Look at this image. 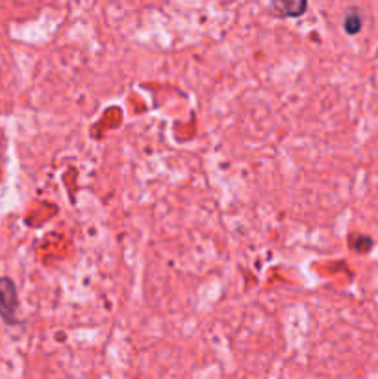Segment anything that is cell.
<instances>
[{
  "mask_svg": "<svg viewBox=\"0 0 378 379\" xmlns=\"http://www.w3.org/2000/svg\"><path fill=\"white\" fill-rule=\"evenodd\" d=\"M361 26V19L358 17V13L350 12L347 17H345V30L349 32V34H356Z\"/></svg>",
  "mask_w": 378,
  "mask_h": 379,
  "instance_id": "3957f363",
  "label": "cell"
},
{
  "mask_svg": "<svg viewBox=\"0 0 378 379\" xmlns=\"http://www.w3.org/2000/svg\"><path fill=\"white\" fill-rule=\"evenodd\" d=\"M19 311V298L15 283L10 278H0V316L10 324H15Z\"/></svg>",
  "mask_w": 378,
  "mask_h": 379,
  "instance_id": "6da1fadb",
  "label": "cell"
},
{
  "mask_svg": "<svg viewBox=\"0 0 378 379\" xmlns=\"http://www.w3.org/2000/svg\"><path fill=\"white\" fill-rule=\"evenodd\" d=\"M271 10L278 17H299L306 10V2L304 0H297V2H284V0H280V2H273L271 4Z\"/></svg>",
  "mask_w": 378,
  "mask_h": 379,
  "instance_id": "7a4b0ae2",
  "label": "cell"
}]
</instances>
